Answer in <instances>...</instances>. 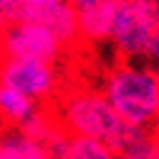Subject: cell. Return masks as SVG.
Here are the masks:
<instances>
[{"instance_id": "cell-2", "label": "cell", "mask_w": 159, "mask_h": 159, "mask_svg": "<svg viewBox=\"0 0 159 159\" xmlns=\"http://www.w3.org/2000/svg\"><path fill=\"white\" fill-rule=\"evenodd\" d=\"M54 118L71 137H93L113 147L125 132V122L115 115L100 91L74 88L59 98Z\"/></svg>"}, {"instance_id": "cell-3", "label": "cell", "mask_w": 159, "mask_h": 159, "mask_svg": "<svg viewBox=\"0 0 159 159\" xmlns=\"http://www.w3.org/2000/svg\"><path fill=\"white\" fill-rule=\"evenodd\" d=\"M159 30V0H115L110 42L122 57L144 54L152 34Z\"/></svg>"}, {"instance_id": "cell-19", "label": "cell", "mask_w": 159, "mask_h": 159, "mask_svg": "<svg viewBox=\"0 0 159 159\" xmlns=\"http://www.w3.org/2000/svg\"><path fill=\"white\" fill-rule=\"evenodd\" d=\"M157 159H159V137H157Z\"/></svg>"}, {"instance_id": "cell-6", "label": "cell", "mask_w": 159, "mask_h": 159, "mask_svg": "<svg viewBox=\"0 0 159 159\" xmlns=\"http://www.w3.org/2000/svg\"><path fill=\"white\" fill-rule=\"evenodd\" d=\"M30 22L42 25L61 47H71V44H76L79 37H81L79 34V12H76L66 0L34 10V15H32Z\"/></svg>"}, {"instance_id": "cell-15", "label": "cell", "mask_w": 159, "mask_h": 159, "mask_svg": "<svg viewBox=\"0 0 159 159\" xmlns=\"http://www.w3.org/2000/svg\"><path fill=\"white\" fill-rule=\"evenodd\" d=\"M30 2V20H32V15H34V10H39V7H47V5H54V2H64V0H27ZM27 20V22H30Z\"/></svg>"}, {"instance_id": "cell-5", "label": "cell", "mask_w": 159, "mask_h": 159, "mask_svg": "<svg viewBox=\"0 0 159 159\" xmlns=\"http://www.w3.org/2000/svg\"><path fill=\"white\" fill-rule=\"evenodd\" d=\"M64 47L37 22L10 25L0 39V59H34L54 64Z\"/></svg>"}, {"instance_id": "cell-7", "label": "cell", "mask_w": 159, "mask_h": 159, "mask_svg": "<svg viewBox=\"0 0 159 159\" xmlns=\"http://www.w3.org/2000/svg\"><path fill=\"white\" fill-rule=\"evenodd\" d=\"M115 20V0H100L98 5L79 12V34L86 42H110Z\"/></svg>"}, {"instance_id": "cell-16", "label": "cell", "mask_w": 159, "mask_h": 159, "mask_svg": "<svg viewBox=\"0 0 159 159\" xmlns=\"http://www.w3.org/2000/svg\"><path fill=\"white\" fill-rule=\"evenodd\" d=\"M76 12H81V10H86V7H93V5H98L100 0H66Z\"/></svg>"}, {"instance_id": "cell-13", "label": "cell", "mask_w": 159, "mask_h": 159, "mask_svg": "<svg viewBox=\"0 0 159 159\" xmlns=\"http://www.w3.org/2000/svg\"><path fill=\"white\" fill-rule=\"evenodd\" d=\"M0 12L10 25H20L30 20V2L27 0H0Z\"/></svg>"}, {"instance_id": "cell-11", "label": "cell", "mask_w": 159, "mask_h": 159, "mask_svg": "<svg viewBox=\"0 0 159 159\" xmlns=\"http://www.w3.org/2000/svg\"><path fill=\"white\" fill-rule=\"evenodd\" d=\"M44 147V159H71V135L59 122L39 139Z\"/></svg>"}, {"instance_id": "cell-18", "label": "cell", "mask_w": 159, "mask_h": 159, "mask_svg": "<svg viewBox=\"0 0 159 159\" xmlns=\"http://www.w3.org/2000/svg\"><path fill=\"white\" fill-rule=\"evenodd\" d=\"M154 125H157V130H159V108H157V115H154Z\"/></svg>"}, {"instance_id": "cell-10", "label": "cell", "mask_w": 159, "mask_h": 159, "mask_svg": "<svg viewBox=\"0 0 159 159\" xmlns=\"http://www.w3.org/2000/svg\"><path fill=\"white\" fill-rule=\"evenodd\" d=\"M0 159H44V147L39 139H34L20 127H2Z\"/></svg>"}, {"instance_id": "cell-17", "label": "cell", "mask_w": 159, "mask_h": 159, "mask_svg": "<svg viewBox=\"0 0 159 159\" xmlns=\"http://www.w3.org/2000/svg\"><path fill=\"white\" fill-rule=\"evenodd\" d=\"M5 30H7V22H5V17H2V12H0V39H2Z\"/></svg>"}, {"instance_id": "cell-4", "label": "cell", "mask_w": 159, "mask_h": 159, "mask_svg": "<svg viewBox=\"0 0 159 159\" xmlns=\"http://www.w3.org/2000/svg\"><path fill=\"white\" fill-rule=\"evenodd\" d=\"M57 83L59 76L54 64L34 59H0V86L12 88L34 103L52 98Z\"/></svg>"}, {"instance_id": "cell-9", "label": "cell", "mask_w": 159, "mask_h": 159, "mask_svg": "<svg viewBox=\"0 0 159 159\" xmlns=\"http://www.w3.org/2000/svg\"><path fill=\"white\" fill-rule=\"evenodd\" d=\"M42 108L39 103L25 98L22 93L0 86V120L7 122V127H25L30 120H34L39 115Z\"/></svg>"}, {"instance_id": "cell-1", "label": "cell", "mask_w": 159, "mask_h": 159, "mask_svg": "<svg viewBox=\"0 0 159 159\" xmlns=\"http://www.w3.org/2000/svg\"><path fill=\"white\" fill-rule=\"evenodd\" d=\"M100 93L125 125L130 127L154 125V115L159 108V76L147 64L122 61L113 66L103 81Z\"/></svg>"}, {"instance_id": "cell-12", "label": "cell", "mask_w": 159, "mask_h": 159, "mask_svg": "<svg viewBox=\"0 0 159 159\" xmlns=\"http://www.w3.org/2000/svg\"><path fill=\"white\" fill-rule=\"evenodd\" d=\"M71 159H115V154L100 139L71 137Z\"/></svg>"}, {"instance_id": "cell-14", "label": "cell", "mask_w": 159, "mask_h": 159, "mask_svg": "<svg viewBox=\"0 0 159 159\" xmlns=\"http://www.w3.org/2000/svg\"><path fill=\"white\" fill-rule=\"evenodd\" d=\"M144 57H147V66L159 76V30L152 34V39H149L147 49H144Z\"/></svg>"}, {"instance_id": "cell-8", "label": "cell", "mask_w": 159, "mask_h": 159, "mask_svg": "<svg viewBox=\"0 0 159 159\" xmlns=\"http://www.w3.org/2000/svg\"><path fill=\"white\" fill-rule=\"evenodd\" d=\"M110 149L115 159H157V137L149 132V127L127 125Z\"/></svg>"}]
</instances>
